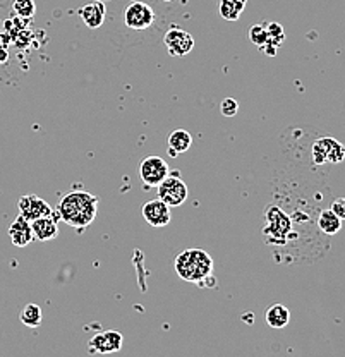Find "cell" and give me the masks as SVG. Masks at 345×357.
Instances as JSON below:
<instances>
[{
    "instance_id": "1",
    "label": "cell",
    "mask_w": 345,
    "mask_h": 357,
    "mask_svg": "<svg viewBox=\"0 0 345 357\" xmlns=\"http://www.w3.org/2000/svg\"><path fill=\"white\" fill-rule=\"evenodd\" d=\"M98 211V198L86 191L68 192L59 203L54 217L57 215L62 222L74 229H86L91 225Z\"/></svg>"
},
{
    "instance_id": "13",
    "label": "cell",
    "mask_w": 345,
    "mask_h": 357,
    "mask_svg": "<svg viewBox=\"0 0 345 357\" xmlns=\"http://www.w3.org/2000/svg\"><path fill=\"white\" fill-rule=\"evenodd\" d=\"M31 230L36 241H52L59 236L57 220L54 217H42L31 220Z\"/></svg>"
},
{
    "instance_id": "12",
    "label": "cell",
    "mask_w": 345,
    "mask_h": 357,
    "mask_svg": "<svg viewBox=\"0 0 345 357\" xmlns=\"http://www.w3.org/2000/svg\"><path fill=\"white\" fill-rule=\"evenodd\" d=\"M9 237L16 248H26V245L31 244L33 241H35V236H33V230H31V223L20 215L16 220L10 223Z\"/></svg>"
},
{
    "instance_id": "14",
    "label": "cell",
    "mask_w": 345,
    "mask_h": 357,
    "mask_svg": "<svg viewBox=\"0 0 345 357\" xmlns=\"http://www.w3.org/2000/svg\"><path fill=\"white\" fill-rule=\"evenodd\" d=\"M81 20L84 21V24L90 29H98L100 26L105 21V3L96 0V2L88 3L83 9L79 10Z\"/></svg>"
},
{
    "instance_id": "21",
    "label": "cell",
    "mask_w": 345,
    "mask_h": 357,
    "mask_svg": "<svg viewBox=\"0 0 345 357\" xmlns=\"http://www.w3.org/2000/svg\"><path fill=\"white\" fill-rule=\"evenodd\" d=\"M13 9L20 17H23V20H29V17L35 16L36 13L35 0H14Z\"/></svg>"
},
{
    "instance_id": "24",
    "label": "cell",
    "mask_w": 345,
    "mask_h": 357,
    "mask_svg": "<svg viewBox=\"0 0 345 357\" xmlns=\"http://www.w3.org/2000/svg\"><path fill=\"white\" fill-rule=\"evenodd\" d=\"M330 210L340 218V220H345V198H337L330 206Z\"/></svg>"
},
{
    "instance_id": "17",
    "label": "cell",
    "mask_w": 345,
    "mask_h": 357,
    "mask_svg": "<svg viewBox=\"0 0 345 357\" xmlns=\"http://www.w3.org/2000/svg\"><path fill=\"white\" fill-rule=\"evenodd\" d=\"M342 222L332 210H323L318 217V229L321 230L325 236H335V234L340 232L342 229Z\"/></svg>"
},
{
    "instance_id": "7",
    "label": "cell",
    "mask_w": 345,
    "mask_h": 357,
    "mask_svg": "<svg viewBox=\"0 0 345 357\" xmlns=\"http://www.w3.org/2000/svg\"><path fill=\"white\" fill-rule=\"evenodd\" d=\"M139 176L146 188H157L169 176V165L160 156H148L141 162Z\"/></svg>"
},
{
    "instance_id": "25",
    "label": "cell",
    "mask_w": 345,
    "mask_h": 357,
    "mask_svg": "<svg viewBox=\"0 0 345 357\" xmlns=\"http://www.w3.org/2000/svg\"><path fill=\"white\" fill-rule=\"evenodd\" d=\"M160 2H170V0H160Z\"/></svg>"
},
{
    "instance_id": "11",
    "label": "cell",
    "mask_w": 345,
    "mask_h": 357,
    "mask_svg": "<svg viewBox=\"0 0 345 357\" xmlns=\"http://www.w3.org/2000/svg\"><path fill=\"white\" fill-rule=\"evenodd\" d=\"M143 217L148 225L157 227V229L167 227L170 223V206L167 203H163L160 198L151 199L148 203H144Z\"/></svg>"
},
{
    "instance_id": "2",
    "label": "cell",
    "mask_w": 345,
    "mask_h": 357,
    "mask_svg": "<svg viewBox=\"0 0 345 357\" xmlns=\"http://www.w3.org/2000/svg\"><path fill=\"white\" fill-rule=\"evenodd\" d=\"M176 271L185 282L205 284L213 273V259L203 249H185L176 258Z\"/></svg>"
},
{
    "instance_id": "10",
    "label": "cell",
    "mask_w": 345,
    "mask_h": 357,
    "mask_svg": "<svg viewBox=\"0 0 345 357\" xmlns=\"http://www.w3.org/2000/svg\"><path fill=\"white\" fill-rule=\"evenodd\" d=\"M124 337L122 333L109 330V332L96 333L88 344V351L90 354H112V352L121 351Z\"/></svg>"
},
{
    "instance_id": "20",
    "label": "cell",
    "mask_w": 345,
    "mask_h": 357,
    "mask_svg": "<svg viewBox=\"0 0 345 357\" xmlns=\"http://www.w3.org/2000/svg\"><path fill=\"white\" fill-rule=\"evenodd\" d=\"M20 319L23 325L28 326V328H38V326L42 325L43 319L42 307H40L38 304H26L23 311H21Z\"/></svg>"
},
{
    "instance_id": "3",
    "label": "cell",
    "mask_w": 345,
    "mask_h": 357,
    "mask_svg": "<svg viewBox=\"0 0 345 357\" xmlns=\"http://www.w3.org/2000/svg\"><path fill=\"white\" fill-rule=\"evenodd\" d=\"M266 218V227L263 229L265 237H272L273 244H285L287 236L292 230V220L275 206V204H270L265 211Z\"/></svg>"
},
{
    "instance_id": "23",
    "label": "cell",
    "mask_w": 345,
    "mask_h": 357,
    "mask_svg": "<svg viewBox=\"0 0 345 357\" xmlns=\"http://www.w3.org/2000/svg\"><path fill=\"white\" fill-rule=\"evenodd\" d=\"M237 110H239V103L233 98H225L224 102L220 103V112L225 117H236Z\"/></svg>"
},
{
    "instance_id": "9",
    "label": "cell",
    "mask_w": 345,
    "mask_h": 357,
    "mask_svg": "<svg viewBox=\"0 0 345 357\" xmlns=\"http://www.w3.org/2000/svg\"><path fill=\"white\" fill-rule=\"evenodd\" d=\"M20 206V215L24 217L26 220L31 222L36 220V218H42V217H54V208L47 203L45 199L38 198L35 195H26L23 198L20 199L17 203Z\"/></svg>"
},
{
    "instance_id": "19",
    "label": "cell",
    "mask_w": 345,
    "mask_h": 357,
    "mask_svg": "<svg viewBox=\"0 0 345 357\" xmlns=\"http://www.w3.org/2000/svg\"><path fill=\"white\" fill-rule=\"evenodd\" d=\"M247 0H220L218 13L225 21H237L246 7Z\"/></svg>"
},
{
    "instance_id": "18",
    "label": "cell",
    "mask_w": 345,
    "mask_h": 357,
    "mask_svg": "<svg viewBox=\"0 0 345 357\" xmlns=\"http://www.w3.org/2000/svg\"><path fill=\"white\" fill-rule=\"evenodd\" d=\"M265 28H266V35H268V42H266V45L261 48V50L266 52V54L272 57V55H275L277 48L280 47L282 42H284L285 38L284 28H282L278 22H268V24H265Z\"/></svg>"
},
{
    "instance_id": "6",
    "label": "cell",
    "mask_w": 345,
    "mask_h": 357,
    "mask_svg": "<svg viewBox=\"0 0 345 357\" xmlns=\"http://www.w3.org/2000/svg\"><path fill=\"white\" fill-rule=\"evenodd\" d=\"M155 21V13L146 2H139V0H135L128 6V9L124 10V22L128 28L136 29V31H141V29H148Z\"/></svg>"
},
{
    "instance_id": "16",
    "label": "cell",
    "mask_w": 345,
    "mask_h": 357,
    "mask_svg": "<svg viewBox=\"0 0 345 357\" xmlns=\"http://www.w3.org/2000/svg\"><path fill=\"white\" fill-rule=\"evenodd\" d=\"M192 144V136L184 129H177L169 136V153L170 156H177L187 151Z\"/></svg>"
},
{
    "instance_id": "5",
    "label": "cell",
    "mask_w": 345,
    "mask_h": 357,
    "mask_svg": "<svg viewBox=\"0 0 345 357\" xmlns=\"http://www.w3.org/2000/svg\"><path fill=\"white\" fill-rule=\"evenodd\" d=\"M157 188L158 198H160L163 203L169 204L170 208L181 206V204H184L185 199H187V185H185V182L179 176H167Z\"/></svg>"
},
{
    "instance_id": "15",
    "label": "cell",
    "mask_w": 345,
    "mask_h": 357,
    "mask_svg": "<svg viewBox=\"0 0 345 357\" xmlns=\"http://www.w3.org/2000/svg\"><path fill=\"white\" fill-rule=\"evenodd\" d=\"M266 323L268 326H272L273 330H282L289 325L291 321V311L284 306V304H273L272 307H268L265 314Z\"/></svg>"
},
{
    "instance_id": "8",
    "label": "cell",
    "mask_w": 345,
    "mask_h": 357,
    "mask_svg": "<svg viewBox=\"0 0 345 357\" xmlns=\"http://www.w3.org/2000/svg\"><path fill=\"white\" fill-rule=\"evenodd\" d=\"M163 43L172 57H184L194 48V38L191 36V33L181 28L169 29L163 36Z\"/></svg>"
},
{
    "instance_id": "4",
    "label": "cell",
    "mask_w": 345,
    "mask_h": 357,
    "mask_svg": "<svg viewBox=\"0 0 345 357\" xmlns=\"http://www.w3.org/2000/svg\"><path fill=\"white\" fill-rule=\"evenodd\" d=\"M311 155H313L314 165L340 163L345 158V146L335 137H320L314 141Z\"/></svg>"
},
{
    "instance_id": "22",
    "label": "cell",
    "mask_w": 345,
    "mask_h": 357,
    "mask_svg": "<svg viewBox=\"0 0 345 357\" xmlns=\"http://www.w3.org/2000/svg\"><path fill=\"white\" fill-rule=\"evenodd\" d=\"M250 38L258 48H263L268 42V35H266L265 24H254L253 28L250 29Z\"/></svg>"
}]
</instances>
